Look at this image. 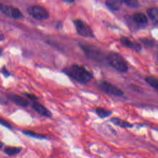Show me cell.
<instances>
[{
	"mask_svg": "<svg viewBox=\"0 0 158 158\" xmlns=\"http://www.w3.org/2000/svg\"><path fill=\"white\" fill-rule=\"evenodd\" d=\"M64 72L73 80L81 83L88 82L93 77V73L91 72L84 67L77 64H74L65 68Z\"/></svg>",
	"mask_w": 158,
	"mask_h": 158,
	"instance_id": "1",
	"label": "cell"
},
{
	"mask_svg": "<svg viewBox=\"0 0 158 158\" xmlns=\"http://www.w3.org/2000/svg\"><path fill=\"white\" fill-rule=\"evenodd\" d=\"M107 60L110 65L120 72H126L128 69L124 58L117 52H110L107 56Z\"/></svg>",
	"mask_w": 158,
	"mask_h": 158,
	"instance_id": "2",
	"label": "cell"
},
{
	"mask_svg": "<svg viewBox=\"0 0 158 158\" xmlns=\"http://www.w3.org/2000/svg\"><path fill=\"white\" fill-rule=\"evenodd\" d=\"M80 46L86 56L91 59L97 61H101L103 59V53L96 47L83 43H80Z\"/></svg>",
	"mask_w": 158,
	"mask_h": 158,
	"instance_id": "3",
	"label": "cell"
},
{
	"mask_svg": "<svg viewBox=\"0 0 158 158\" xmlns=\"http://www.w3.org/2000/svg\"><path fill=\"white\" fill-rule=\"evenodd\" d=\"M99 86L101 90L108 94L117 96H122L123 95V92L122 89L109 81H101L99 82Z\"/></svg>",
	"mask_w": 158,
	"mask_h": 158,
	"instance_id": "4",
	"label": "cell"
},
{
	"mask_svg": "<svg viewBox=\"0 0 158 158\" xmlns=\"http://www.w3.org/2000/svg\"><path fill=\"white\" fill-rule=\"evenodd\" d=\"M29 14L34 19L40 20H43L49 17V13L43 7L40 6H30L28 9Z\"/></svg>",
	"mask_w": 158,
	"mask_h": 158,
	"instance_id": "5",
	"label": "cell"
},
{
	"mask_svg": "<svg viewBox=\"0 0 158 158\" xmlns=\"http://www.w3.org/2000/svg\"><path fill=\"white\" fill-rule=\"evenodd\" d=\"M74 25L78 35L84 37H93V32L91 28L83 21L81 20H75Z\"/></svg>",
	"mask_w": 158,
	"mask_h": 158,
	"instance_id": "6",
	"label": "cell"
},
{
	"mask_svg": "<svg viewBox=\"0 0 158 158\" xmlns=\"http://www.w3.org/2000/svg\"><path fill=\"white\" fill-rule=\"evenodd\" d=\"M0 10L14 19H20L23 17L22 12L19 9L11 6L1 4Z\"/></svg>",
	"mask_w": 158,
	"mask_h": 158,
	"instance_id": "7",
	"label": "cell"
},
{
	"mask_svg": "<svg viewBox=\"0 0 158 158\" xmlns=\"http://www.w3.org/2000/svg\"><path fill=\"white\" fill-rule=\"evenodd\" d=\"M31 107L36 112H38L40 115L46 117H51L52 114L51 112L46 108L43 105L41 104L38 102H33L31 104Z\"/></svg>",
	"mask_w": 158,
	"mask_h": 158,
	"instance_id": "8",
	"label": "cell"
},
{
	"mask_svg": "<svg viewBox=\"0 0 158 158\" xmlns=\"http://www.w3.org/2000/svg\"><path fill=\"white\" fill-rule=\"evenodd\" d=\"M9 98L17 105L21 107H27L29 105V102L25 98L16 94H9Z\"/></svg>",
	"mask_w": 158,
	"mask_h": 158,
	"instance_id": "9",
	"label": "cell"
},
{
	"mask_svg": "<svg viewBox=\"0 0 158 158\" xmlns=\"http://www.w3.org/2000/svg\"><path fill=\"white\" fill-rule=\"evenodd\" d=\"M120 41L126 47L131 48L136 51H139L141 50V46L138 43L133 42L132 41H131L129 38H128L127 37L122 36L120 38Z\"/></svg>",
	"mask_w": 158,
	"mask_h": 158,
	"instance_id": "10",
	"label": "cell"
},
{
	"mask_svg": "<svg viewBox=\"0 0 158 158\" xmlns=\"http://www.w3.org/2000/svg\"><path fill=\"white\" fill-rule=\"evenodd\" d=\"M133 20L138 25H145L148 23L146 16L141 12H138L134 14L133 16Z\"/></svg>",
	"mask_w": 158,
	"mask_h": 158,
	"instance_id": "11",
	"label": "cell"
},
{
	"mask_svg": "<svg viewBox=\"0 0 158 158\" xmlns=\"http://www.w3.org/2000/svg\"><path fill=\"white\" fill-rule=\"evenodd\" d=\"M111 122L114 124L123 128H130L133 127V125L128 122L123 120L118 117H112L111 118Z\"/></svg>",
	"mask_w": 158,
	"mask_h": 158,
	"instance_id": "12",
	"label": "cell"
},
{
	"mask_svg": "<svg viewBox=\"0 0 158 158\" xmlns=\"http://www.w3.org/2000/svg\"><path fill=\"white\" fill-rule=\"evenodd\" d=\"M106 6L112 11H117L121 7V2L119 0H107Z\"/></svg>",
	"mask_w": 158,
	"mask_h": 158,
	"instance_id": "13",
	"label": "cell"
},
{
	"mask_svg": "<svg viewBox=\"0 0 158 158\" xmlns=\"http://www.w3.org/2000/svg\"><path fill=\"white\" fill-rule=\"evenodd\" d=\"M147 12L152 22L155 25H158V9L156 7H151L148 10Z\"/></svg>",
	"mask_w": 158,
	"mask_h": 158,
	"instance_id": "14",
	"label": "cell"
},
{
	"mask_svg": "<svg viewBox=\"0 0 158 158\" xmlns=\"http://www.w3.org/2000/svg\"><path fill=\"white\" fill-rule=\"evenodd\" d=\"M145 81L158 93V78L153 76H148L145 78Z\"/></svg>",
	"mask_w": 158,
	"mask_h": 158,
	"instance_id": "15",
	"label": "cell"
},
{
	"mask_svg": "<svg viewBox=\"0 0 158 158\" xmlns=\"http://www.w3.org/2000/svg\"><path fill=\"white\" fill-rule=\"evenodd\" d=\"M22 148L15 146H7L4 149V153L10 156H14L20 152Z\"/></svg>",
	"mask_w": 158,
	"mask_h": 158,
	"instance_id": "16",
	"label": "cell"
},
{
	"mask_svg": "<svg viewBox=\"0 0 158 158\" xmlns=\"http://www.w3.org/2000/svg\"><path fill=\"white\" fill-rule=\"evenodd\" d=\"M96 113L99 117L103 118L109 117L112 114V112L102 107H97L96 109Z\"/></svg>",
	"mask_w": 158,
	"mask_h": 158,
	"instance_id": "17",
	"label": "cell"
},
{
	"mask_svg": "<svg viewBox=\"0 0 158 158\" xmlns=\"http://www.w3.org/2000/svg\"><path fill=\"white\" fill-rule=\"evenodd\" d=\"M23 133L25 134L27 136L33 137V138H38V139H44V138H46V137L44 135L36 133H35L33 131H23Z\"/></svg>",
	"mask_w": 158,
	"mask_h": 158,
	"instance_id": "18",
	"label": "cell"
},
{
	"mask_svg": "<svg viewBox=\"0 0 158 158\" xmlns=\"http://www.w3.org/2000/svg\"><path fill=\"white\" fill-rule=\"evenodd\" d=\"M128 6L133 8H136L139 6V2L138 0H122Z\"/></svg>",
	"mask_w": 158,
	"mask_h": 158,
	"instance_id": "19",
	"label": "cell"
},
{
	"mask_svg": "<svg viewBox=\"0 0 158 158\" xmlns=\"http://www.w3.org/2000/svg\"><path fill=\"white\" fill-rule=\"evenodd\" d=\"M0 123L3 125L4 127H6V128H9V129H12V125L6 120H5L4 119L2 118H0Z\"/></svg>",
	"mask_w": 158,
	"mask_h": 158,
	"instance_id": "20",
	"label": "cell"
},
{
	"mask_svg": "<svg viewBox=\"0 0 158 158\" xmlns=\"http://www.w3.org/2000/svg\"><path fill=\"white\" fill-rule=\"evenodd\" d=\"M25 96H27V97H28L30 100H31V101H36V100H38V98L36 97V96H35V95H34V94H31V93H26L25 94Z\"/></svg>",
	"mask_w": 158,
	"mask_h": 158,
	"instance_id": "21",
	"label": "cell"
},
{
	"mask_svg": "<svg viewBox=\"0 0 158 158\" xmlns=\"http://www.w3.org/2000/svg\"><path fill=\"white\" fill-rule=\"evenodd\" d=\"M142 41H143V43L145 45H146V46H149V47H152V46H153V43L152 42V41H151V40H148V39H144V40H142Z\"/></svg>",
	"mask_w": 158,
	"mask_h": 158,
	"instance_id": "22",
	"label": "cell"
},
{
	"mask_svg": "<svg viewBox=\"0 0 158 158\" xmlns=\"http://www.w3.org/2000/svg\"><path fill=\"white\" fill-rule=\"evenodd\" d=\"M1 72L2 73H3V75L6 77H7L8 76L10 75V73L7 71V70L6 69V67H3L1 70Z\"/></svg>",
	"mask_w": 158,
	"mask_h": 158,
	"instance_id": "23",
	"label": "cell"
},
{
	"mask_svg": "<svg viewBox=\"0 0 158 158\" xmlns=\"http://www.w3.org/2000/svg\"><path fill=\"white\" fill-rule=\"evenodd\" d=\"M64 1H65V2H67V3H72L74 1V0H63Z\"/></svg>",
	"mask_w": 158,
	"mask_h": 158,
	"instance_id": "24",
	"label": "cell"
},
{
	"mask_svg": "<svg viewBox=\"0 0 158 158\" xmlns=\"http://www.w3.org/2000/svg\"><path fill=\"white\" fill-rule=\"evenodd\" d=\"M2 147H3V143L1 141H0V148H2Z\"/></svg>",
	"mask_w": 158,
	"mask_h": 158,
	"instance_id": "25",
	"label": "cell"
},
{
	"mask_svg": "<svg viewBox=\"0 0 158 158\" xmlns=\"http://www.w3.org/2000/svg\"><path fill=\"white\" fill-rule=\"evenodd\" d=\"M2 39H3V38H2V37H1V36H0V40H2Z\"/></svg>",
	"mask_w": 158,
	"mask_h": 158,
	"instance_id": "26",
	"label": "cell"
},
{
	"mask_svg": "<svg viewBox=\"0 0 158 158\" xmlns=\"http://www.w3.org/2000/svg\"><path fill=\"white\" fill-rule=\"evenodd\" d=\"M0 52H1V50H0Z\"/></svg>",
	"mask_w": 158,
	"mask_h": 158,
	"instance_id": "27",
	"label": "cell"
}]
</instances>
